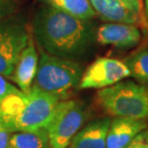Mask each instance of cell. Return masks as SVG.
<instances>
[{"mask_svg": "<svg viewBox=\"0 0 148 148\" xmlns=\"http://www.w3.org/2000/svg\"><path fill=\"white\" fill-rule=\"evenodd\" d=\"M33 33L37 43L46 53L69 60L84 55L94 38L88 20L52 6L41 8L36 14Z\"/></svg>", "mask_w": 148, "mask_h": 148, "instance_id": "1", "label": "cell"}, {"mask_svg": "<svg viewBox=\"0 0 148 148\" xmlns=\"http://www.w3.org/2000/svg\"><path fill=\"white\" fill-rule=\"evenodd\" d=\"M95 101L114 117L144 120L148 118V88L132 81L118 82L96 92Z\"/></svg>", "mask_w": 148, "mask_h": 148, "instance_id": "2", "label": "cell"}, {"mask_svg": "<svg viewBox=\"0 0 148 148\" xmlns=\"http://www.w3.org/2000/svg\"><path fill=\"white\" fill-rule=\"evenodd\" d=\"M82 75V67L75 62L41 52L32 87L62 100L79 85Z\"/></svg>", "mask_w": 148, "mask_h": 148, "instance_id": "3", "label": "cell"}, {"mask_svg": "<svg viewBox=\"0 0 148 148\" xmlns=\"http://www.w3.org/2000/svg\"><path fill=\"white\" fill-rule=\"evenodd\" d=\"M59 101L58 97L32 87L22 110L4 124L11 132L45 129Z\"/></svg>", "mask_w": 148, "mask_h": 148, "instance_id": "4", "label": "cell"}, {"mask_svg": "<svg viewBox=\"0 0 148 148\" xmlns=\"http://www.w3.org/2000/svg\"><path fill=\"white\" fill-rule=\"evenodd\" d=\"M86 119L81 103L75 100L59 101L46 126L51 148H67Z\"/></svg>", "mask_w": 148, "mask_h": 148, "instance_id": "5", "label": "cell"}, {"mask_svg": "<svg viewBox=\"0 0 148 148\" xmlns=\"http://www.w3.org/2000/svg\"><path fill=\"white\" fill-rule=\"evenodd\" d=\"M29 34L25 25L16 19L0 21V75L10 77L23 49Z\"/></svg>", "mask_w": 148, "mask_h": 148, "instance_id": "6", "label": "cell"}, {"mask_svg": "<svg viewBox=\"0 0 148 148\" xmlns=\"http://www.w3.org/2000/svg\"><path fill=\"white\" fill-rule=\"evenodd\" d=\"M131 76L128 66L114 58L96 59L85 70L79 82V88H105Z\"/></svg>", "mask_w": 148, "mask_h": 148, "instance_id": "7", "label": "cell"}, {"mask_svg": "<svg viewBox=\"0 0 148 148\" xmlns=\"http://www.w3.org/2000/svg\"><path fill=\"white\" fill-rule=\"evenodd\" d=\"M95 38L100 44L112 45L116 48H131L140 42V31L136 25L109 22L96 31Z\"/></svg>", "mask_w": 148, "mask_h": 148, "instance_id": "8", "label": "cell"}, {"mask_svg": "<svg viewBox=\"0 0 148 148\" xmlns=\"http://www.w3.org/2000/svg\"><path fill=\"white\" fill-rule=\"evenodd\" d=\"M38 52L33 38L29 37L27 45L20 54L18 61L10 76L22 92L28 93L33 85L38 67Z\"/></svg>", "mask_w": 148, "mask_h": 148, "instance_id": "9", "label": "cell"}, {"mask_svg": "<svg viewBox=\"0 0 148 148\" xmlns=\"http://www.w3.org/2000/svg\"><path fill=\"white\" fill-rule=\"evenodd\" d=\"M90 2L95 13L105 21L144 25L140 16L121 0H90Z\"/></svg>", "mask_w": 148, "mask_h": 148, "instance_id": "10", "label": "cell"}, {"mask_svg": "<svg viewBox=\"0 0 148 148\" xmlns=\"http://www.w3.org/2000/svg\"><path fill=\"white\" fill-rule=\"evenodd\" d=\"M147 128L144 120L115 117L111 121L106 138L107 148H126L138 133Z\"/></svg>", "mask_w": 148, "mask_h": 148, "instance_id": "11", "label": "cell"}, {"mask_svg": "<svg viewBox=\"0 0 148 148\" xmlns=\"http://www.w3.org/2000/svg\"><path fill=\"white\" fill-rule=\"evenodd\" d=\"M110 124V118L90 122L75 135L69 148H107L106 138Z\"/></svg>", "mask_w": 148, "mask_h": 148, "instance_id": "12", "label": "cell"}, {"mask_svg": "<svg viewBox=\"0 0 148 148\" xmlns=\"http://www.w3.org/2000/svg\"><path fill=\"white\" fill-rule=\"evenodd\" d=\"M8 148H51L45 129L21 131L11 135Z\"/></svg>", "mask_w": 148, "mask_h": 148, "instance_id": "13", "label": "cell"}, {"mask_svg": "<svg viewBox=\"0 0 148 148\" xmlns=\"http://www.w3.org/2000/svg\"><path fill=\"white\" fill-rule=\"evenodd\" d=\"M50 6L66 12L77 18L90 20L95 16L90 0H44Z\"/></svg>", "mask_w": 148, "mask_h": 148, "instance_id": "14", "label": "cell"}, {"mask_svg": "<svg viewBox=\"0 0 148 148\" xmlns=\"http://www.w3.org/2000/svg\"><path fill=\"white\" fill-rule=\"evenodd\" d=\"M126 64L131 76L143 84H148V48L131 57Z\"/></svg>", "mask_w": 148, "mask_h": 148, "instance_id": "15", "label": "cell"}, {"mask_svg": "<svg viewBox=\"0 0 148 148\" xmlns=\"http://www.w3.org/2000/svg\"><path fill=\"white\" fill-rule=\"evenodd\" d=\"M18 88L14 87V85H12L11 83H9L7 80L5 79L4 76L0 75V104L3 101V99L6 98L8 95L13 93L20 92Z\"/></svg>", "mask_w": 148, "mask_h": 148, "instance_id": "16", "label": "cell"}, {"mask_svg": "<svg viewBox=\"0 0 148 148\" xmlns=\"http://www.w3.org/2000/svg\"><path fill=\"white\" fill-rule=\"evenodd\" d=\"M126 148H148V128L138 133Z\"/></svg>", "mask_w": 148, "mask_h": 148, "instance_id": "17", "label": "cell"}, {"mask_svg": "<svg viewBox=\"0 0 148 148\" xmlns=\"http://www.w3.org/2000/svg\"><path fill=\"white\" fill-rule=\"evenodd\" d=\"M12 132L9 130L0 118V148H8Z\"/></svg>", "mask_w": 148, "mask_h": 148, "instance_id": "18", "label": "cell"}, {"mask_svg": "<svg viewBox=\"0 0 148 148\" xmlns=\"http://www.w3.org/2000/svg\"><path fill=\"white\" fill-rule=\"evenodd\" d=\"M121 1L126 3L130 8H132L140 16L143 22L144 23V25H146V21H145L146 17L143 14V2H141V0H121Z\"/></svg>", "mask_w": 148, "mask_h": 148, "instance_id": "19", "label": "cell"}, {"mask_svg": "<svg viewBox=\"0 0 148 148\" xmlns=\"http://www.w3.org/2000/svg\"><path fill=\"white\" fill-rule=\"evenodd\" d=\"M13 9V0H0V21L10 13Z\"/></svg>", "mask_w": 148, "mask_h": 148, "instance_id": "20", "label": "cell"}, {"mask_svg": "<svg viewBox=\"0 0 148 148\" xmlns=\"http://www.w3.org/2000/svg\"><path fill=\"white\" fill-rule=\"evenodd\" d=\"M144 10H145L146 18L148 19V0H144Z\"/></svg>", "mask_w": 148, "mask_h": 148, "instance_id": "21", "label": "cell"}]
</instances>
